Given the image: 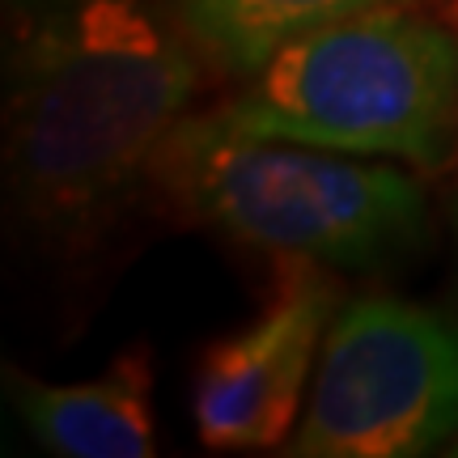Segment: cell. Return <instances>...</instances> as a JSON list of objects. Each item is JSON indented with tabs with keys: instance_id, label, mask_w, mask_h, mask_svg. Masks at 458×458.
Instances as JSON below:
<instances>
[{
	"instance_id": "obj_1",
	"label": "cell",
	"mask_w": 458,
	"mask_h": 458,
	"mask_svg": "<svg viewBox=\"0 0 458 458\" xmlns=\"http://www.w3.org/2000/svg\"><path fill=\"white\" fill-rule=\"evenodd\" d=\"M199 64L148 0H9L4 187L47 255L89 259L153 199L165 140L196 114Z\"/></svg>"
},
{
	"instance_id": "obj_2",
	"label": "cell",
	"mask_w": 458,
	"mask_h": 458,
	"mask_svg": "<svg viewBox=\"0 0 458 458\" xmlns=\"http://www.w3.org/2000/svg\"><path fill=\"white\" fill-rule=\"evenodd\" d=\"M153 204L182 225L323 272H374L428 233V196L403 162L263 140L199 111L165 140Z\"/></svg>"
},
{
	"instance_id": "obj_3",
	"label": "cell",
	"mask_w": 458,
	"mask_h": 458,
	"mask_svg": "<svg viewBox=\"0 0 458 458\" xmlns=\"http://www.w3.org/2000/svg\"><path fill=\"white\" fill-rule=\"evenodd\" d=\"M204 114L238 136L437 170L458 148V34L416 4L348 17L280 47Z\"/></svg>"
},
{
	"instance_id": "obj_4",
	"label": "cell",
	"mask_w": 458,
	"mask_h": 458,
	"mask_svg": "<svg viewBox=\"0 0 458 458\" xmlns=\"http://www.w3.org/2000/svg\"><path fill=\"white\" fill-rule=\"evenodd\" d=\"M458 437V318L403 297L335 310L293 458H416Z\"/></svg>"
},
{
	"instance_id": "obj_5",
	"label": "cell",
	"mask_w": 458,
	"mask_h": 458,
	"mask_svg": "<svg viewBox=\"0 0 458 458\" xmlns=\"http://www.w3.org/2000/svg\"><path fill=\"white\" fill-rule=\"evenodd\" d=\"M340 289L323 267L293 263L276 297L196 365V433L208 450H276L293 437Z\"/></svg>"
},
{
	"instance_id": "obj_6",
	"label": "cell",
	"mask_w": 458,
	"mask_h": 458,
	"mask_svg": "<svg viewBox=\"0 0 458 458\" xmlns=\"http://www.w3.org/2000/svg\"><path fill=\"white\" fill-rule=\"evenodd\" d=\"M9 394L47 454L60 458H148L153 433V352L136 344L89 382H38L9 369Z\"/></svg>"
},
{
	"instance_id": "obj_7",
	"label": "cell",
	"mask_w": 458,
	"mask_h": 458,
	"mask_svg": "<svg viewBox=\"0 0 458 458\" xmlns=\"http://www.w3.org/2000/svg\"><path fill=\"white\" fill-rule=\"evenodd\" d=\"M391 4L420 0H165L174 26L204 55V64L233 81H246L280 47L306 34Z\"/></svg>"
},
{
	"instance_id": "obj_8",
	"label": "cell",
	"mask_w": 458,
	"mask_h": 458,
	"mask_svg": "<svg viewBox=\"0 0 458 458\" xmlns=\"http://www.w3.org/2000/svg\"><path fill=\"white\" fill-rule=\"evenodd\" d=\"M450 225H454V242H458V187H454V196H450Z\"/></svg>"
},
{
	"instance_id": "obj_9",
	"label": "cell",
	"mask_w": 458,
	"mask_h": 458,
	"mask_svg": "<svg viewBox=\"0 0 458 458\" xmlns=\"http://www.w3.org/2000/svg\"><path fill=\"white\" fill-rule=\"evenodd\" d=\"M454 454H458V442H454Z\"/></svg>"
}]
</instances>
